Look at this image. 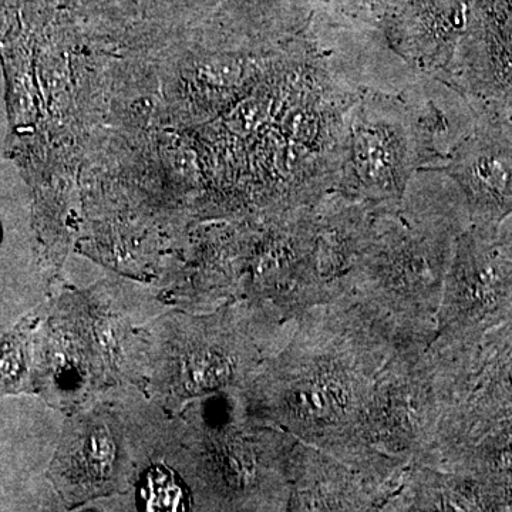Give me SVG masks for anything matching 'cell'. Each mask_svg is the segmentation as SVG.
Masks as SVG:
<instances>
[{
    "mask_svg": "<svg viewBox=\"0 0 512 512\" xmlns=\"http://www.w3.org/2000/svg\"><path fill=\"white\" fill-rule=\"evenodd\" d=\"M431 342L352 295L313 306L248 387L249 412L366 476L402 480L370 454L367 424L399 357Z\"/></svg>",
    "mask_w": 512,
    "mask_h": 512,
    "instance_id": "obj_1",
    "label": "cell"
},
{
    "mask_svg": "<svg viewBox=\"0 0 512 512\" xmlns=\"http://www.w3.org/2000/svg\"><path fill=\"white\" fill-rule=\"evenodd\" d=\"M168 308L154 286L113 272L87 286L62 282L36 332V392L69 416L116 387L143 389L150 325Z\"/></svg>",
    "mask_w": 512,
    "mask_h": 512,
    "instance_id": "obj_2",
    "label": "cell"
},
{
    "mask_svg": "<svg viewBox=\"0 0 512 512\" xmlns=\"http://www.w3.org/2000/svg\"><path fill=\"white\" fill-rule=\"evenodd\" d=\"M450 185L444 174L417 171L399 207L376 208L372 239L352 276L357 301L430 339L457 238L466 229Z\"/></svg>",
    "mask_w": 512,
    "mask_h": 512,
    "instance_id": "obj_3",
    "label": "cell"
},
{
    "mask_svg": "<svg viewBox=\"0 0 512 512\" xmlns=\"http://www.w3.org/2000/svg\"><path fill=\"white\" fill-rule=\"evenodd\" d=\"M296 328L266 303L238 299L208 312L168 308L150 325L143 392L177 414L200 397L248 390Z\"/></svg>",
    "mask_w": 512,
    "mask_h": 512,
    "instance_id": "obj_4",
    "label": "cell"
},
{
    "mask_svg": "<svg viewBox=\"0 0 512 512\" xmlns=\"http://www.w3.org/2000/svg\"><path fill=\"white\" fill-rule=\"evenodd\" d=\"M247 390L200 397L178 412L194 456L201 511H286L299 439L248 409Z\"/></svg>",
    "mask_w": 512,
    "mask_h": 512,
    "instance_id": "obj_5",
    "label": "cell"
},
{
    "mask_svg": "<svg viewBox=\"0 0 512 512\" xmlns=\"http://www.w3.org/2000/svg\"><path fill=\"white\" fill-rule=\"evenodd\" d=\"M134 477L136 464L117 387L64 416L46 476L64 510H89L100 501L124 497Z\"/></svg>",
    "mask_w": 512,
    "mask_h": 512,
    "instance_id": "obj_6",
    "label": "cell"
},
{
    "mask_svg": "<svg viewBox=\"0 0 512 512\" xmlns=\"http://www.w3.org/2000/svg\"><path fill=\"white\" fill-rule=\"evenodd\" d=\"M136 477L130 493L100 501L92 511H201L187 426L136 386L119 389Z\"/></svg>",
    "mask_w": 512,
    "mask_h": 512,
    "instance_id": "obj_7",
    "label": "cell"
},
{
    "mask_svg": "<svg viewBox=\"0 0 512 512\" xmlns=\"http://www.w3.org/2000/svg\"><path fill=\"white\" fill-rule=\"evenodd\" d=\"M416 173L412 134L399 94L359 90L346 116L333 191L376 208L399 207Z\"/></svg>",
    "mask_w": 512,
    "mask_h": 512,
    "instance_id": "obj_8",
    "label": "cell"
},
{
    "mask_svg": "<svg viewBox=\"0 0 512 512\" xmlns=\"http://www.w3.org/2000/svg\"><path fill=\"white\" fill-rule=\"evenodd\" d=\"M512 315V258L470 225L457 238L437 312L434 342L474 345Z\"/></svg>",
    "mask_w": 512,
    "mask_h": 512,
    "instance_id": "obj_9",
    "label": "cell"
},
{
    "mask_svg": "<svg viewBox=\"0 0 512 512\" xmlns=\"http://www.w3.org/2000/svg\"><path fill=\"white\" fill-rule=\"evenodd\" d=\"M376 207L338 191L313 204L311 249L303 276L302 311L352 292L353 272L373 235Z\"/></svg>",
    "mask_w": 512,
    "mask_h": 512,
    "instance_id": "obj_10",
    "label": "cell"
},
{
    "mask_svg": "<svg viewBox=\"0 0 512 512\" xmlns=\"http://www.w3.org/2000/svg\"><path fill=\"white\" fill-rule=\"evenodd\" d=\"M436 173L453 181L463 195L470 227L498 239L512 215V127L481 114L476 127Z\"/></svg>",
    "mask_w": 512,
    "mask_h": 512,
    "instance_id": "obj_11",
    "label": "cell"
},
{
    "mask_svg": "<svg viewBox=\"0 0 512 512\" xmlns=\"http://www.w3.org/2000/svg\"><path fill=\"white\" fill-rule=\"evenodd\" d=\"M402 484L366 476L299 440L286 511H386Z\"/></svg>",
    "mask_w": 512,
    "mask_h": 512,
    "instance_id": "obj_12",
    "label": "cell"
},
{
    "mask_svg": "<svg viewBox=\"0 0 512 512\" xmlns=\"http://www.w3.org/2000/svg\"><path fill=\"white\" fill-rule=\"evenodd\" d=\"M409 121L417 171H437L476 127L478 113L453 84L421 73L399 93Z\"/></svg>",
    "mask_w": 512,
    "mask_h": 512,
    "instance_id": "obj_13",
    "label": "cell"
},
{
    "mask_svg": "<svg viewBox=\"0 0 512 512\" xmlns=\"http://www.w3.org/2000/svg\"><path fill=\"white\" fill-rule=\"evenodd\" d=\"M386 511H512V488L470 474L412 464Z\"/></svg>",
    "mask_w": 512,
    "mask_h": 512,
    "instance_id": "obj_14",
    "label": "cell"
},
{
    "mask_svg": "<svg viewBox=\"0 0 512 512\" xmlns=\"http://www.w3.org/2000/svg\"><path fill=\"white\" fill-rule=\"evenodd\" d=\"M434 467L512 488V416L488 424L470 439L451 448Z\"/></svg>",
    "mask_w": 512,
    "mask_h": 512,
    "instance_id": "obj_15",
    "label": "cell"
},
{
    "mask_svg": "<svg viewBox=\"0 0 512 512\" xmlns=\"http://www.w3.org/2000/svg\"><path fill=\"white\" fill-rule=\"evenodd\" d=\"M46 302L22 320L9 335L0 340V396L2 394H36L35 342Z\"/></svg>",
    "mask_w": 512,
    "mask_h": 512,
    "instance_id": "obj_16",
    "label": "cell"
},
{
    "mask_svg": "<svg viewBox=\"0 0 512 512\" xmlns=\"http://www.w3.org/2000/svg\"><path fill=\"white\" fill-rule=\"evenodd\" d=\"M66 8L74 10L77 15H101L110 10L134 9L137 0H59Z\"/></svg>",
    "mask_w": 512,
    "mask_h": 512,
    "instance_id": "obj_17",
    "label": "cell"
},
{
    "mask_svg": "<svg viewBox=\"0 0 512 512\" xmlns=\"http://www.w3.org/2000/svg\"><path fill=\"white\" fill-rule=\"evenodd\" d=\"M2 241H3V227H2V222H0V245H2Z\"/></svg>",
    "mask_w": 512,
    "mask_h": 512,
    "instance_id": "obj_18",
    "label": "cell"
}]
</instances>
